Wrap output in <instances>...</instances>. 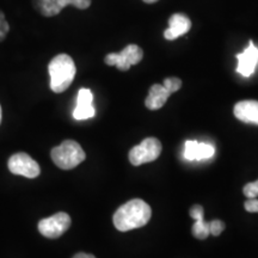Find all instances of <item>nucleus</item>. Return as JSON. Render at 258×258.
I'll use <instances>...</instances> for the list:
<instances>
[{
  "instance_id": "f3484780",
  "label": "nucleus",
  "mask_w": 258,
  "mask_h": 258,
  "mask_svg": "<svg viewBox=\"0 0 258 258\" xmlns=\"http://www.w3.org/2000/svg\"><path fill=\"white\" fill-rule=\"evenodd\" d=\"M164 86L169 90L171 93H175L178 91V90L182 88V80L179 78H176V77H172V78H166L164 79Z\"/></svg>"
},
{
  "instance_id": "39448f33",
  "label": "nucleus",
  "mask_w": 258,
  "mask_h": 258,
  "mask_svg": "<svg viewBox=\"0 0 258 258\" xmlns=\"http://www.w3.org/2000/svg\"><path fill=\"white\" fill-rule=\"evenodd\" d=\"M144 51L137 44H129L121 53H110L105 56L104 62L108 66H116L120 71H128L133 64L143 60Z\"/></svg>"
},
{
  "instance_id": "1a4fd4ad",
  "label": "nucleus",
  "mask_w": 258,
  "mask_h": 258,
  "mask_svg": "<svg viewBox=\"0 0 258 258\" xmlns=\"http://www.w3.org/2000/svg\"><path fill=\"white\" fill-rule=\"evenodd\" d=\"M237 72L245 78H249L252 76L258 63V48L254 46L252 41L249 42V46L243 53L237 54Z\"/></svg>"
},
{
  "instance_id": "4be33fe9",
  "label": "nucleus",
  "mask_w": 258,
  "mask_h": 258,
  "mask_svg": "<svg viewBox=\"0 0 258 258\" xmlns=\"http://www.w3.org/2000/svg\"><path fill=\"white\" fill-rule=\"evenodd\" d=\"M144 3H146V4H153V3H157L158 0H143Z\"/></svg>"
},
{
  "instance_id": "9b49d317",
  "label": "nucleus",
  "mask_w": 258,
  "mask_h": 258,
  "mask_svg": "<svg viewBox=\"0 0 258 258\" xmlns=\"http://www.w3.org/2000/svg\"><path fill=\"white\" fill-rule=\"evenodd\" d=\"M234 116L244 123L258 125V101H241L234 105Z\"/></svg>"
},
{
  "instance_id": "aec40b11",
  "label": "nucleus",
  "mask_w": 258,
  "mask_h": 258,
  "mask_svg": "<svg viewBox=\"0 0 258 258\" xmlns=\"http://www.w3.org/2000/svg\"><path fill=\"white\" fill-rule=\"evenodd\" d=\"M244 207L249 213H258V200L249 199L245 202Z\"/></svg>"
},
{
  "instance_id": "f8f14e48",
  "label": "nucleus",
  "mask_w": 258,
  "mask_h": 258,
  "mask_svg": "<svg viewBox=\"0 0 258 258\" xmlns=\"http://www.w3.org/2000/svg\"><path fill=\"white\" fill-rule=\"evenodd\" d=\"M215 150L212 145L201 144L198 141L189 140L184 145V157L188 160L208 159L214 156Z\"/></svg>"
},
{
  "instance_id": "0eeeda50",
  "label": "nucleus",
  "mask_w": 258,
  "mask_h": 258,
  "mask_svg": "<svg viewBox=\"0 0 258 258\" xmlns=\"http://www.w3.org/2000/svg\"><path fill=\"white\" fill-rule=\"evenodd\" d=\"M9 170L14 175L24 176L27 178H36L41 173L40 165L36 160L27 153H16L9 159Z\"/></svg>"
},
{
  "instance_id": "f257e3e1",
  "label": "nucleus",
  "mask_w": 258,
  "mask_h": 258,
  "mask_svg": "<svg viewBox=\"0 0 258 258\" xmlns=\"http://www.w3.org/2000/svg\"><path fill=\"white\" fill-rule=\"evenodd\" d=\"M152 217V209L140 199L122 205L114 214V226L121 232H128L147 225Z\"/></svg>"
},
{
  "instance_id": "5701e85b",
  "label": "nucleus",
  "mask_w": 258,
  "mask_h": 258,
  "mask_svg": "<svg viewBox=\"0 0 258 258\" xmlns=\"http://www.w3.org/2000/svg\"><path fill=\"white\" fill-rule=\"evenodd\" d=\"M0 123H2V106H0Z\"/></svg>"
},
{
  "instance_id": "6ab92c4d",
  "label": "nucleus",
  "mask_w": 258,
  "mask_h": 258,
  "mask_svg": "<svg viewBox=\"0 0 258 258\" xmlns=\"http://www.w3.org/2000/svg\"><path fill=\"white\" fill-rule=\"evenodd\" d=\"M225 230V224L221 220H213L209 222V233L218 237Z\"/></svg>"
},
{
  "instance_id": "6e6552de",
  "label": "nucleus",
  "mask_w": 258,
  "mask_h": 258,
  "mask_svg": "<svg viewBox=\"0 0 258 258\" xmlns=\"http://www.w3.org/2000/svg\"><path fill=\"white\" fill-rule=\"evenodd\" d=\"M35 9L44 17H53L60 14L67 5H73L79 10H85L91 5V0H32Z\"/></svg>"
},
{
  "instance_id": "4468645a",
  "label": "nucleus",
  "mask_w": 258,
  "mask_h": 258,
  "mask_svg": "<svg viewBox=\"0 0 258 258\" xmlns=\"http://www.w3.org/2000/svg\"><path fill=\"white\" fill-rule=\"evenodd\" d=\"M172 93L165 86L159 85V84H154V85L151 86L147 98L145 99V105L150 110H158V109L163 108L165 105V103L167 102V99H169Z\"/></svg>"
},
{
  "instance_id": "2eb2a0df",
  "label": "nucleus",
  "mask_w": 258,
  "mask_h": 258,
  "mask_svg": "<svg viewBox=\"0 0 258 258\" xmlns=\"http://www.w3.org/2000/svg\"><path fill=\"white\" fill-rule=\"evenodd\" d=\"M96 109L92 104L91 105H77L76 109L73 111V117L76 120L82 121V120H89L95 116Z\"/></svg>"
},
{
  "instance_id": "f03ea898",
  "label": "nucleus",
  "mask_w": 258,
  "mask_h": 258,
  "mask_svg": "<svg viewBox=\"0 0 258 258\" xmlns=\"http://www.w3.org/2000/svg\"><path fill=\"white\" fill-rule=\"evenodd\" d=\"M50 76V89L55 93L66 91L76 77L77 69L72 57L67 54H59L48 66Z\"/></svg>"
},
{
  "instance_id": "a211bd4d",
  "label": "nucleus",
  "mask_w": 258,
  "mask_h": 258,
  "mask_svg": "<svg viewBox=\"0 0 258 258\" xmlns=\"http://www.w3.org/2000/svg\"><path fill=\"white\" fill-rule=\"evenodd\" d=\"M243 192L247 199H256L258 196V180L247 183V184L244 186Z\"/></svg>"
},
{
  "instance_id": "423d86ee",
  "label": "nucleus",
  "mask_w": 258,
  "mask_h": 258,
  "mask_svg": "<svg viewBox=\"0 0 258 258\" xmlns=\"http://www.w3.org/2000/svg\"><path fill=\"white\" fill-rule=\"evenodd\" d=\"M71 217L67 213L59 212L49 218L38 221V231L42 235L50 239H55L62 235L70 228Z\"/></svg>"
},
{
  "instance_id": "ddd939ff",
  "label": "nucleus",
  "mask_w": 258,
  "mask_h": 258,
  "mask_svg": "<svg viewBox=\"0 0 258 258\" xmlns=\"http://www.w3.org/2000/svg\"><path fill=\"white\" fill-rule=\"evenodd\" d=\"M190 217L196 222L192 225V235L196 239H207L209 233V222L205 221V211L200 205H194L190 208Z\"/></svg>"
},
{
  "instance_id": "dca6fc26",
  "label": "nucleus",
  "mask_w": 258,
  "mask_h": 258,
  "mask_svg": "<svg viewBox=\"0 0 258 258\" xmlns=\"http://www.w3.org/2000/svg\"><path fill=\"white\" fill-rule=\"evenodd\" d=\"M93 95L89 89H80L77 97V105H91Z\"/></svg>"
},
{
  "instance_id": "412c9836",
  "label": "nucleus",
  "mask_w": 258,
  "mask_h": 258,
  "mask_svg": "<svg viewBox=\"0 0 258 258\" xmlns=\"http://www.w3.org/2000/svg\"><path fill=\"white\" fill-rule=\"evenodd\" d=\"M73 258H96L93 254H90V253H85V252H79L77 253L76 256H74Z\"/></svg>"
},
{
  "instance_id": "9d476101",
  "label": "nucleus",
  "mask_w": 258,
  "mask_h": 258,
  "mask_svg": "<svg viewBox=\"0 0 258 258\" xmlns=\"http://www.w3.org/2000/svg\"><path fill=\"white\" fill-rule=\"evenodd\" d=\"M191 29V21L184 14H175L169 19V28L164 31V37L173 41L185 35Z\"/></svg>"
},
{
  "instance_id": "7ed1b4c3",
  "label": "nucleus",
  "mask_w": 258,
  "mask_h": 258,
  "mask_svg": "<svg viewBox=\"0 0 258 258\" xmlns=\"http://www.w3.org/2000/svg\"><path fill=\"white\" fill-rule=\"evenodd\" d=\"M50 157L57 167L72 170L85 160L86 154L77 141L64 140L62 144L51 150Z\"/></svg>"
},
{
  "instance_id": "20e7f679",
  "label": "nucleus",
  "mask_w": 258,
  "mask_h": 258,
  "mask_svg": "<svg viewBox=\"0 0 258 258\" xmlns=\"http://www.w3.org/2000/svg\"><path fill=\"white\" fill-rule=\"evenodd\" d=\"M161 153V144L156 138H146L140 145H137L129 152L132 165L140 166L143 164L157 160Z\"/></svg>"
}]
</instances>
